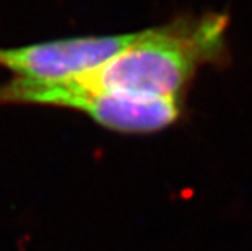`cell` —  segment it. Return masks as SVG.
I'll return each instance as SVG.
<instances>
[{"label":"cell","mask_w":252,"mask_h":251,"mask_svg":"<svg viewBox=\"0 0 252 251\" xmlns=\"http://www.w3.org/2000/svg\"><path fill=\"white\" fill-rule=\"evenodd\" d=\"M228 23V15L208 13L138 31L119 54L65 82L87 92L179 98L198 66L217 62L223 54Z\"/></svg>","instance_id":"obj_1"},{"label":"cell","mask_w":252,"mask_h":251,"mask_svg":"<svg viewBox=\"0 0 252 251\" xmlns=\"http://www.w3.org/2000/svg\"><path fill=\"white\" fill-rule=\"evenodd\" d=\"M0 105H39L70 108L88 114L99 126L121 134H152L174 124L181 116L179 98H133L87 92L61 82H25L12 78L0 85Z\"/></svg>","instance_id":"obj_2"},{"label":"cell","mask_w":252,"mask_h":251,"mask_svg":"<svg viewBox=\"0 0 252 251\" xmlns=\"http://www.w3.org/2000/svg\"><path fill=\"white\" fill-rule=\"evenodd\" d=\"M138 31L108 36H78L0 47V67L25 82H61L108 62L137 38Z\"/></svg>","instance_id":"obj_3"}]
</instances>
